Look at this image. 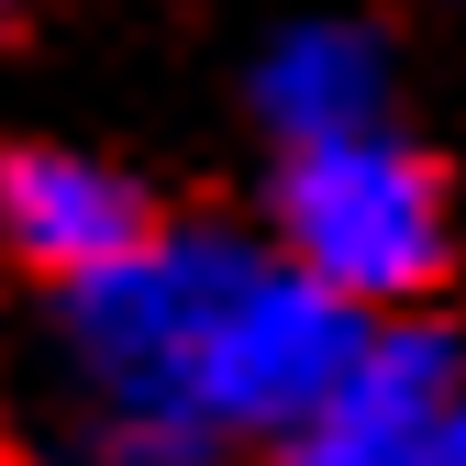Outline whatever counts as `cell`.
<instances>
[{
    "mask_svg": "<svg viewBox=\"0 0 466 466\" xmlns=\"http://www.w3.org/2000/svg\"><path fill=\"white\" fill-rule=\"evenodd\" d=\"M0 34H12V0H0Z\"/></svg>",
    "mask_w": 466,
    "mask_h": 466,
    "instance_id": "cell-8",
    "label": "cell"
},
{
    "mask_svg": "<svg viewBox=\"0 0 466 466\" xmlns=\"http://www.w3.org/2000/svg\"><path fill=\"white\" fill-rule=\"evenodd\" d=\"M433 466H466V400L444 411V433H433Z\"/></svg>",
    "mask_w": 466,
    "mask_h": 466,
    "instance_id": "cell-6",
    "label": "cell"
},
{
    "mask_svg": "<svg viewBox=\"0 0 466 466\" xmlns=\"http://www.w3.org/2000/svg\"><path fill=\"white\" fill-rule=\"evenodd\" d=\"M278 222H289V256L344 300H422L444 278V178L411 145H378L367 123L311 134L289 156Z\"/></svg>",
    "mask_w": 466,
    "mask_h": 466,
    "instance_id": "cell-2",
    "label": "cell"
},
{
    "mask_svg": "<svg viewBox=\"0 0 466 466\" xmlns=\"http://www.w3.org/2000/svg\"><path fill=\"white\" fill-rule=\"evenodd\" d=\"M356 300L322 289L311 267H233L222 300L178 367V444L200 433H289L311 400L356 367Z\"/></svg>",
    "mask_w": 466,
    "mask_h": 466,
    "instance_id": "cell-1",
    "label": "cell"
},
{
    "mask_svg": "<svg viewBox=\"0 0 466 466\" xmlns=\"http://www.w3.org/2000/svg\"><path fill=\"white\" fill-rule=\"evenodd\" d=\"M267 100H278V123L289 134H356L367 123V100H378V56L356 34H300V45H278V67H267Z\"/></svg>",
    "mask_w": 466,
    "mask_h": 466,
    "instance_id": "cell-5",
    "label": "cell"
},
{
    "mask_svg": "<svg viewBox=\"0 0 466 466\" xmlns=\"http://www.w3.org/2000/svg\"><path fill=\"white\" fill-rule=\"evenodd\" d=\"M156 245V211L134 178H111L89 156H56V145H12L0 156V256L56 278V289H89L111 267H134Z\"/></svg>",
    "mask_w": 466,
    "mask_h": 466,
    "instance_id": "cell-4",
    "label": "cell"
},
{
    "mask_svg": "<svg viewBox=\"0 0 466 466\" xmlns=\"http://www.w3.org/2000/svg\"><path fill=\"white\" fill-rule=\"evenodd\" d=\"M455 411V344L444 333H367L300 422L278 433V466H433Z\"/></svg>",
    "mask_w": 466,
    "mask_h": 466,
    "instance_id": "cell-3",
    "label": "cell"
},
{
    "mask_svg": "<svg viewBox=\"0 0 466 466\" xmlns=\"http://www.w3.org/2000/svg\"><path fill=\"white\" fill-rule=\"evenodd\" d=\"M0 466H34V455H23V444H12V422H0Z\"/></svg>",
    "mask_w": 466,
    "mask_h": 466,
    "instance_id": "cell-7",
    "label": "cell"
}]
</instances>
